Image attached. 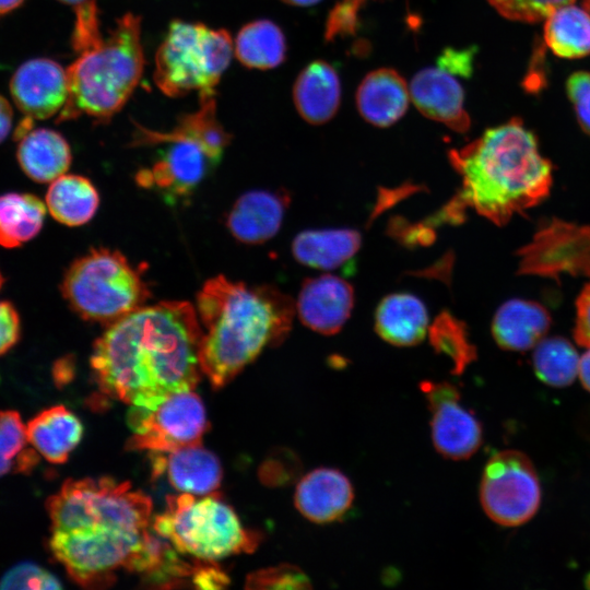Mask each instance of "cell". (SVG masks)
I'll list each match as a JSON object with an SVG mask.
<instances>
[{"instance_id": "6da1fadb", "label": "cell", "mask_w": 590, "mask_h": 590, "mask_svg": "<svg viewBox=\"0 0 590 590\" xmlns=\"http://www.w3.org/2000/svg\"><path fill=\"white\" fill-rule=\"evenodd\" d=\"M49 547L73 581L108 587L115 573H139L154 541L152 500L110 477L68 480L47 500Z\"/></svg>"}, {"instance_id": "7a4b0ae2", "label": "cell", "mask_w": 590, "mask_h": 590, "mask_svg": "<svg viewBox=\"0 0 590 590\" xmlns=\"http://www.w3.org/2000/svg\"><path fill=\"white\" fill-rule=\"evenodd\" d=\"M203 330L184 300L144 305L107 326L91 367L101 391L132 406L153 408L201 379Z\"/></svg>"}, {"instance_id": "3957f363", "label": "cell", "mask_w": 590, "mask_h": 590, "mask_svg": "<svg viewBox=\"0 0 590 590\" xmlns=\"http://www.w3.org/2000/svg\"><path fill=\"white\" fill-rule=\"evenodd\" d=\"M449 160L462 178L450 216L471 208L494 224L543 201L552 186V164L543 157L535 135L520 118L487 129L465 146L451 150Z\"/></svg>"}, {"instance_id": "277c9868", "label": "cell", "mask_w": 590, "mask_h": 590, "mask_svg": "<svg viewBox=\"0 0 590 590\" xmlns=\"http://www.w3.org/2000/svg\"><path fill=\"white\" fill-rule=\"evenodd\" d=\"M294 308L288 296L270 285L224 275L208 280L197 294L196 311L203 330L201 370L212 387H224L267 345L282 342Z\"/></svg>"}, {"instance_id": "5b68a950", "label": "cell", "mask_w": 590, "mask_h": 590, "mask_svg": "<svg viewBox=\"0 0 590 590\" xmlns=\"http://www.w3.org/2000/svg\"><path fill=\"white\" fill-rule=\"evenodd\" d=\"M143 67L140 17L127 13L67 69L68 98L59 120L81 115L110 118L132 94Z\"/></svg>"}, {"instance_id": "8992f818", "label": "cell", "mask_w": 590, "mask_h": 590, "mask_svg": "<svg viewBox=\"0 0 590 590\" xmlns=\"http://www.w3.org/2000/svg\"><path fill=\"white\" fill-rule=\"evenodd\" d=\"M215 111L214 94H204L200 95V108L182 117L168 132L139 126L133 145L165 143L168 148L151 169L137 175L138 182L170 197L188 196L221 160L231 140Z\"/></svg>"}, {"instance_id": "52a82bcc", "label": "cell", "mask_w": 590, "mask_h": 590, "mask_svg": "<svg viewBox=\"0 0 590 590\" xmlns=\"http://www.w3.org/2000/svg\"><path fill=\"white\" fill-rule=\"evenodd\" d=\"M153 530L180 554L199 562L252 552L257 533L243 527L234 509L217 494L181 493L166 497V508L152 521Z\"/></svg>"}, {"instance_id": "ba28073f", "label": "cell", "mask_w": 590, "mask_h": 590, "mask_svg": "<svg viewBox=\"0 0 590 590\" xmlns=\"http://www.w3.org/2000/svg\"><path fill=\"white\" fill-rule=\"evenodd\" d=\"M61 293L81 318L109 326L145 305L151 291L118 250L92 248L66 271Z\"/></svg>"}, {"instance_id": "9c48e42d", "label": "cell", "mask_w": 590, "mask_h": 590, "mask_svg": "<svg viewBox=\"0 0 590 590\" xmlns=\"http://www.w3.org/2000/svg\"><path fill=\"white\" fill-rule=\"evenodd\" d=\"M233 50L234 44L225 30L175 21L156 52L154 81L172 97L192 91L212 94Z\"/></svg>"}, {"instance_id": "30bf717a", "label": "cell", "mask_w": 590, "mask_h": 590, "mask_svg": "<svg viewBox=\"0 0 590 590\" xmlns=\"http://www.w3.org/2000/svg\"><path fill=\"white\" fill-rule=\"evenodd\" d=\"M480 500L496 523L520 526L530 520L541 502V487L531 460L517 450L495 453L485 464Z\"/></svg>"}, {"instance_id": "8fae6325", "label": "cell", "mask_w": 590, "mask_h": 590, "mask_svg": "<svg viewBox=\"0 0 590 590\" xmlns=\"http://www.w3.org/2000/svg\"><path fill=\"white\" fill-rule=\"evenodd\" d=\"M129 450L172 451L201 444L208 428L204 405L192 390L172 394L153 408L132 406Z\"/></svg>"}, {"instance_id": "7c38bea8", "label": "cell", "mask_w": 590, "mask_h": 590, "mask_svg": "<svg viewBox=\"0 0 590 590\" xmlns=\"http://www.w3.org/2000/svg\"><path fill=\"white\" fill-rule=\"evenodd\" d=\"M432 414L430 428L435 449L445 458H470L482 442V427L476 417L460 402L457 387L449 382L423 381Z\"/></svg>"}, {"instance_id": "4fadbf2b", "label": "cell", "mask_w": 590, "mask_h": 590, "mask_svg": "<svg viewBox=\"0 0 590 590\" xmlns=\"http://www.w3.org/2000/svg\"><path fill=\"white\" fill-rule=\"evenodd\" d=\"M522 273H590V227L550 222L522 251Z\"/></svg>"}, {"instance_id": "5bb4252c", "label": "cell", "mask_w": 590, "mask_h": 590, "mask_svg": "<svg viewBox=\"0 0 590 590\" xmlns=\"http://www.w3.org/2000/svg\"><path fill=\"white\" fill-rule=\"evenodd\" d=\"M12 98L28 118L47 119L61 111L68 98L67 70L47 58L21 64L10 82Z\"/></svg>"}, {"instance_id": "9a60e30c", "label": "cell", "mask_w": 590, "mask_h": 590, "mask_svg": "<svg viewBox=\"0 0 590 590\" xmlns=\"http://www.w3.org/2000/svg\"><path fill=\"white\" fill-rule=\"evenodd\" d=\"M354 302V290L347 281L333 274H322L303 283L295 308L307 328L331 335L343 328Z\"/></svg>"}, {"instance_id": "2e32d148", "label": "cell", "mask_w": 590, "mask_h": 590, "mask_svg": "<svg viewBox=\"0 0 590 590\" xmlns=\"http://www.w3.org/2000/svg\"><path fill=\"white\" fill-rule=\"evenodd\" d=\"M409 90L411 101L426 118L457 132L470 128L463 88L453 74L440 68H425L413 76Z\"/></svg>"}, {"instance_id": "e0dca14e", "label": "cell", "mask_w": 590, "mask_h": 590, "mask_svg": "<svg viewBox=\"0 0 590 590\" xmlns=\"http://www.w3.org/2000/svg\"><path fill=\"white\" fill-rule=\"evenodd\" d=\"M354 499L352 483L341 471L317 468L297 483L294 503L309 521L324 524L342 519Z\"/></svg>"}, {"instance_id": "ac0fdd59", "label": "cell", "mask_w": 590, "mask_h": 590, "mask_svg": "<svg viewBox=\"0 0 590 590\" xmlns=\"http://www.w3.org/2000/svg\"><path fill=\"white\" fill-rule=\"evenodd\" d=\"M153 475L165 474L174 488L192 495L214 493L222 480V467L201 444L172 451L151 452Z\"/></svg>"}, {"instance_id": "d6986e66", "label": "cell", "mask_w": 590, "mask_h": 590, "mask_svg": "<svg viewBox=\"0 0 590 590\" xmlns=\"http://www.w3.org/2000/svg\"><path fill=\"white\" fill-rule=\"evenodd\" d=\"M288 203L290 196L283 190H250L234 203L227 228L241 243H264L279 232Z\"/></svg>"}, {"instance_id": "ffe728a7", "label": "cell", "mask_w": 590, "mask_h": 590, "mask_svg": "<svg viewBox=\"0 0 590 590\" xmlns=\"http://www.w3.org/2000/svg\"><path fill=\"white\" fill-rule=\"evenodd\" d=\"M410 90L396 70L379 68L369 72L356 92L361 116L376 127H390L405 114Z\"/></svg>"}, {"instance_id": "44dd1931", "label": "cell", "mask_w": 590, "mask_h": 590, "mask_svg": "<svg viewBox=\"0 0 590 590\" xmlns=\"http://www.w3.org/2000/svg\"><path fill=\"white\" fill-rule=\"evenodd\" d=\"M361 246L362 235L353 228L307 229L295 236L292 253L300 264L332 271L353 259Z\"/></svg>"}, {"instance_id": "7402d4cb", "label": "cell", "mask_w": 590, "mask_h": 590, "mask_svg": "<svg viewBox=\"0 0 590 590\" xmlns=\"http://www.w3.org/2000/svg\"><path fill=\"white\" fill-rule=\"evenodd\" d=\"M425 304L410 293H393L384 297L375 311V330L396 346L418 344L428 331Z\"/></svg>"}, {"instance_id": "603a6c76", "label": "cell", "mask_w": 590, "mask_h": 590, "mask_svg": "<svg viewBox=\"0 0 590 590\" xmlns=\"http://www.w3.org/2000/svg\"><path fill=\"white\" fill-rule=\"evenodd\" d=\"M293 98L297 111L309 123L329 121L341 102L340 79L334 68L322 60L309 63L295 81Z\"/></svg>"}, {"instance_id": "cb8c5ba5", "label": "cell", "mask_w": 590, "mask_h": 590, "mask_svg": "<svg viewBox=\"0 0 590 590\" xmlns=\"http://www.w3.org/2000/svg\"><path fill=\"white\" fill-rule=\"evenodd\" d=\"M550 323V315L540 304L511 299L497 309L492 323V332L500 347L524 351L541 341Z\"/></svg>"}, {"instance_id": "d4e9b609", "label": "cell", "mask_w": 590, "mask_h": 590, "mask_svg": "<svg viewBox=\"0 0 590 590\" xmlns=\"http://www.w3.org/2000/svg\"><path fill=\"white\" fill-rule=\"evenodd\" d=\"M27 439L49 462L63 463L83 435L81 421L66 406L42 411L26 426Z\"/></svg>"}, {"instance_id": "484cf974", "label": "cell", "mask_w": 590, "mask_h": 590, "mask_svg": "<svg viewBox=\"0 0 590 590\" xmlns=\"http://www.w3.org/2000/svg\"><path fill=\"white\" fill-rule=\"evenodd\" d=\"M17 162L22 170L38 182L52 181L71 164V150L57 131L46 128L30 130L19 143Z\"/></svg>"}, {"instance_id": "4316f807", "label": "cell", "mask_w": 590, "mask_h": 590, "mask_svg": "<svg viewBox=\"0 0 590 590\" xmlns=\"http://www.w3.org/2000/svg\"><path fill=\"white\" fill-rule=\"evenodd\" d=\"M46 205L52 217L68 226H80L92 220L99 205V194L90 179L80 175H61L51 181Z\"/></svg>"}, {"instance_id": "83f0119b", "label": "cell", "mask_w": 590, "mask_h": 590, "mask_svg": "<svg viewBox=\"0 0 590 590\" xmlns=\"http://www.w3.org/2000/svg\"><path fill=\"white\" fill-rule=\"evenodd\" d=\"M544 42L560 58L590 54V13L574 3L554 10L544 20Z\"/></svg>"}, {"instance_id": "f1b7e54d", "label": "cell", "mask_w": 590, "mask_h": 590, "mask_svg": "<svg viewBox=\"0 0 590 590\" xmlns=\"http://www.w3.org/2000/svg\"><path fill=\"white\" fill-rule=\"evenodd\" d=\"M45 215L44 202L34 194L0 196V245L14 248L31 240L39 233Z\"/></svg>"}, {"instance_id": "f546056e", "label": "cell", "mask_w": 590, "mask_h": 590, "mask_svg": "<svg viewBox=\"0 0 590 590\" xmlns=\"http://www.w3.org/2000/svg\"><path fill=\"white\" fill-rule=\"evenodd\" d=\"M285 50V37L281 28L268 20L245 25L234 45L235 55L243 64L263 70L282 63Z\"/></svg>"}, {"instance_id": "4dcf8cb0", "label": "cell", "mask_w": 590, "mask_h": 590, "mask_svg": "<svg viewBox=\"0 0 590 590\" xmlns=\"http://www.w3.org/2000/svg\"><path fill=\"white\" fill-rule=\"evenodd\" d=\"M579 361L575 347L563 338L541 340L533 353L536 376L552 387L570 385L578 375Z\"/></svg>"}, {"instance_id": "1f68e13d", "label": "cell", "mask_w": 590, "mask_h": 590, "mask_svg": "<svg viewBox=\"0 0 590 590\" xmlns=\"http://www.w3.org/2000/svg\"><path fill=\"white\" fill-rule=\"evenodd\" d=\"M428 331L432 346L452 362L453 374H461L476 358L465 326L451 314L442 311Z\"/></svg>"}, {"instance_id": "d6a6232c", "label": "cell", "mask_w": 590, "mask_h": 590, "mask_svg": "<svg viewBox=\"0 0 590 590\" xmlns=\"http://www.w3.org/2000/svg\"><path fill=\"white\" fill-rule=\"evenodd\" d=\"M246 587L250 589H309V577L297 566L282 564L248 575Z\"/></svg>"}, {"instance_id": "836d02e7", "label": "cell", "mask_w": 590, "mask_h": 590, "mask_svg": "<svg viewBox=\"0 0 590 590\" xmlns=\"http://www.w3.org/2000/svg\"><path fill=\"white\" fill-rule=\"evenodd\" d=\"M500 15L508 20L533 23L544 21L559 7L576 0H486Z\"/></svg>"}, {"instance_id": "e575fe53", "label": "cell", "mask_w": 590, "mask_h": 590, "mask_svg": "<svg viewBox=\"0 0 590 590\" xmlns=\"http://www.w3.org/2000/svg\"><path fill=\"white\" fill-rule=\"evenodd\" d=\"M61 583L49 571L32 563L11 568L0 580V589H60Z\"/></svg>"}, {"instance_id": "d590c367", "label": "cell", "mask_w": 590, "mask_h": 590, "mask_svg": "<svg viewBox=\"0 0 590 590\" xmlns=\"http://www.w3.org/2000/svg\"><path fill=\"white\" fill-rule=\"evenodd\" d=\"M566 92L581 129L590 135V72L571 73L566 81Z\"/></svg>"}, {"instance_id": "8d00e7d4", "label": "cell", "mask_w": 590, "mask_h": 590, "mask_svg": "<svg viewBox=\"0 0 590 590\" xmlns=\"http://www.w3.org/2000/svg\"><path fill=\"white\" fill-rule=\"evenodd\" d=\"M20 317L14 306L0 300V355L7 353L20 339Z\"/></svg>"}, {"instance_id": "74e56055", "label": "cell", "mask_w": 590, "mask_h": 590, "mask_svg": "<svg viewBox=\"0 0 590 590\" xmlns=\"http://www.w3.org/2000/svg\"><path fill=\"white\" fill-rule=\"evenodd\" d=\"M363 0H344L331 12L327 24V38L340 33L353 32L356 11Z\"/></svg>"}, {"instance_id": "f35d334b", "label": "cell", "mask_w": 590, "mask_h": 590, "mask_svg": "<svg viewBox=\"0 0 590 590\" xmlns=\"http://www.w3.org/2000/svg\"><path fill=\"white\" fill-rule=\"evenodd\" d=\"M475 49L455 50L446 49L438 59V68L463 76L472 74L473 56Z\"/></svg>"}, {"instance_id": "ab89813d", "label": "cell", "mask_w": 590, "mask_h": 590, "mask_svg": "<svg viewBox=\"0 0 590 590\" xmlns=\"http://www.w3.org/2000/svg\"><path fill=\"white\" fill-rule=\"evenodd\" d=\"M576 306L575 339L579 344L590 347V282L580 293Z\"/></svg>"}, {"instance_id": "60d3db41", "label": "cell", "mask_w": 590, "mask_h": 590, "mask_svg": "<svg viewBox=\"0 0 590 590\" xmlns=\"http://www.w3.org/2000/svg\"><path fill=\"white\" fill-rule=\"evenodd\" d=\"M191 582L200 589H220L225 587L229 579L220 568L205 562L204 565H198L191 577Z\"/></svg>"}, {"instance_id": "b9f144b4", "label": "cell", "mask_w": 590, "mask_h": 590, "mask_svg": "<svg viewBox=\"0 0 590 590\" xmlns=\"http://www.w3.org/2000/svg\"><path fill=\"white\" fill-rule=\"evenodd\" d=\"M13 111L10 103L0 95V143L8 137L12 127Z\"/></svg>"}, {"instance_id": "7bdbcfd3", "label": "cell", "mask_w": 590, "mask_h": 590, "mask_svg": "<svg viewBox=\"0 0 590 590\" xmlns=\"http://www.w3.org/2000/svg\"><path fill=\"white\" fill-rule=\"evenodd\" d=\"M581 382L583 387L590 391V349L583 354L579 361V370Z\"/></svg>"}, {"instance_id": "ee69618b", "label": "cell", "mask_w": 590, "mask_h": 590, "mask_svg": "<svg viewBox=\"0 0 590 590\" xmlns=\"http://www.w3.org/2000/svg\"><path fill=\"white\" fill-rule=\"evenodd\" d=\"M23 1L24 0H0V14H5L14 10L22 4Z\"/></svg>"}, {"instance_id": "f6af8a7d", "label": "cell", "mask_w": 590, "mask_h": 590, "mask_svg": "<svg viewBox=\"0 0 590 590\" xmlns=\"http://www.w3.org/2000/svg\"><path fill=\"white\" fill-rule=\"evenodd\" d=\"M16 469L15 463L3 458L0 455V477L10 472L12 469Z\"/></svg>"}, {"instance_id": "bcb514c9", "label": "cell", "mask_w": 590, "mask_h": 590, "mask_svg": "<svg viewBox=\"0 0 590 590\" xmlns=\"http://www.w3.org/2000/svg\"><path fill=\"white\" fill-rule=\"evenodd\" d=\"M283 1L290 4H294V5L306 7V5H312L319 2L320 0H283Z\"/></svg>"}, {"instance_id": "7dc6e473", "label": "cell", "mask_w": 590, "mask_h": 590, "mask_svg": "<svg viewBox=\"0 0 590 590\" xmlns=\"http://www.w3.org/2000/svg\"><path fill=\"white\" fill-rule=\"evenodd\" d=\"M63 3H67V4H70V5H73L74 8H78L80 5H83L90 1H93V0H59Z\"/></svg>"}, {"instance_id": "c3c4849f", "label": "cell", "mask_w": 590, "mask_h": 590, "mask_svg": "<svg viewBox=\"0 0 590 590\" xmlns=\"http://www.w3.org/2000/svg\"><path fill=\"white\" fill-rule=\"evenodd\" d=\"M582 7L590 13V0H582Z\"/></svg>"}, {"instance_id": "681fc988", "label": "cell", "mask_w": 590, "mask_h": 590, "mask_svg": "<svg viewBox=\"0 0 590 590\" xmlns=\"http://www.w3.org/2000/svg\"><path fill=\"white\" fill-rule=\"evenodd\" d=\"M2 284H3V276H2V274L0 272V288H1Z\"/></svg>"}]
</instances>
